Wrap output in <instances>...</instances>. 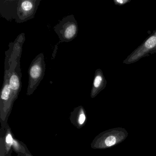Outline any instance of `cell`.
<instances>
[{
    "mask_svg": "<svg viewBox=\"0 0 156 156\" xmlns=\"http://www.w3.org/2000/svg\"><path fill=\"white\" fill-rule=\"evenodd\" d=\"M41 0H1L0 14L9 21L23 23L34 19Z\"/></svg>",
    "mask_w": 156,
    "mask_h": 156,
    "instance_id": "obj_1",
    "label": "cell"
},
{
    "mask_svg": "<svg viewBox=\"0 0 156 156\" xmlns=\"http://www.w3.org/2000/svg\"><path fill=\"white\" fill-rule=\"evenodd\" d=\"M128 136V133L123 128L108 129L100 133L96 137L93 142V147L104 149L114 147L124 141Z\"/></svg>",
    "mask_w": 156,
    "mask_h": 156,
    "instance_id": "obj_2",
    "label": "cell"
},
{
    "mask_svg": "<svg viewBox=\"0 0 156 156\" xmlns=\"http://www.w3.org/2000/svg\"><path fill=\"white\" fill-rule=\"evenodd\" d=\"M45 65L44 55L39 54L33 60L28 70L29 83L27 94L30 95L36 90L45 75Z\"/></svg>",
    "mask_w": 156,
    "mask_h": 156,
    "instance_id": "obj_3",
    "label": "cell"
},
{
    "mask_svg": "<svg viewBox=\"0 0 156 156\" xmlns=\"http://www.w3.org/2000/svg\"><path fill=\"white\" fill-rule=\"evenodd\" d=\"M54 30L58 35L60 42H69L77 37L78 23L73 15H68L54 27Z\"/></svg>",
    "mask_w": 156,
    "mask_h": 156,
    "instance_id": "obj_4",
    "label": "cell"
},
{
    "mask_svg": "<svg viewBox=\"0 0 156 156\" xmlns=\"http://www.w3.org/2000/svg\"><path fill=\"white\" fill-rule=\"evenodd\" d=\"M21 57V56H16L13 53L12 55L11 64L9 69V84L14 101L18 98L22 87Z\"/></svg>",
    "mask_w": 156,
    "mask_h": 156,
    "instance_id": "obj_5",
    "label": "cell"
},
{
    "mask_svg": "<svg viewBox=\"0 0 156 156\" xmlns=\"http://www.w3.org/2000/svg\"><path fill=\"white\" fill-rule=\"evenodd\" d=\"M14 101L9 84V70H6L4 72V81L1 93V109L7 110L12 106Z\"/></svg>",
    "mask_w": 156,
    "mask_h": 156,
    "instance_id": "obj_6",
    "label": "cell"
},
{
    "mask_svg": "<svg viewBox=\"0 0 156 156\" xmlns=\"http://www.w3.org/2000/svg\"><path fill=\"white\" fill-rule=\"evenodd\" d=\"M104 84V79L102 72L100 70H97L93 83V87L91 91V96L94 98L102 89Z\"/></svg>",
    "mask_w": 156,
    "mask_h": 156,
    "instance_id": "obj_7",
    "label": "cell"
},
{
    "mask_svg": "<svg viewBox=\"0 0 156 156\" xmlns=\"http://www.w3.org/2000/svg\"><path fill=\"white\" fill-rule=\"evenodd\" d=\"M156 44V37L154 36L150 37L148 40H147L145 43V46L148 49L153 48Z\"/></svg>",
    "mask_w": 156,
    "mask_h": 156,
    "instance_id": "obj_8",
    "label": "cell"
},
{
    "mask_svg": "<svg viewBox=\"0 0 156 156\" xmlns=\"http://www.w3.org/2000/svg\"><path fill=\"white\" fill-rule=\"evenodd\" d=\"M6 141L8 145H11L12 144V142H13V139H12V136L10 134L7 135Z\"/></svg>",
    "mask_w": 156,
    "mask_h": 156,
    "instance_id": "obj_9",
    "label": "cell"
},
{
    "mask_svg": "<svg viewBox=\"0 0 156 156\" xmlns=\"http://www.w3.org/2000/svg\"><path fill=\"white\" fill-rule=\"evenodd\" d=\"M85 119V115L83 113H82V114L80 115L79 119H78V122H79V124H83L84 122Z\"/></svg>",
    "mask_w": 156,
    "mask_h": 156,
    "instance_id": "obj_10",
    "label": "cell"
},
{
    "mask_svg": "<svg viewBox=\"0 0 156 156\" xmlns=\"http://www.w3.org/2000/svg\"><path fill=\"white\" fill-rule=\"evenodd\" d=\"M117 2H119V3H123V2H124L123 1H117Z\"/></svg>",
    "mask_w": 156,
    "mask_h": 156,
    "instance_id": "obj_11",
    "label": "cell"
}]
</instances>
